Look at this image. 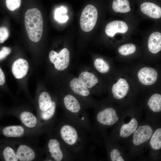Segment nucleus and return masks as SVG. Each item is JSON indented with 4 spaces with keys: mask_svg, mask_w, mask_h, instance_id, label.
<instances>
[{
    "mask_svg": "<svg viewBox=\"0 0 161 161\" xmlns=\"http://www.w3.org/2000/svg\"><path fill=\"white\" fill-rule=\"evenodd\" d=\"M65 117L59 131L61 141L75 158L83 157L88 148L84 131L87 130Z\"/></svg>",
    "mask_w": 161,
    "mask_h": 161,
    "instance_id": "1",
    "label": "nucleus"
},
{
    "mask_svg": "<svg viewBox=\"0 0 161 161\" xmlns=\"http://www.w3.org/2000/svg\"><path fill=\"white\" fill-rule=\"evenodd\" d=\"M63 103L66 111V116L87 130L90 129L88 115L82 109L77 99L68 94L63 98Z\"/></svg>",
    "mask_w": 161,
    "mask_h": 161,
    "instance_id": "2",
    "label": "nucleus"
},
{
    "mask_svg": "<svg viewBox=\"0 0 161 161\" xmlns=\"http://www.w3.org/2000/svg\"><path fill=\"white\" fill-rule=\"evenodd\" d=\"M24 24L30 40L36 42L41 39L43 34V21L39 9L33 8L27 10L24 16Z\"/></svg>",
    "mask_w": 161,
    "mask_h": 161,
    "instance_id": "3",
    "label": "nucleus"
},
{
    "mask_svg": "<svg viewBox=\"0 0 161 161\" xmlns=\"http://www.w3.org/2000/svg\"><path fill=\"white\" fill-rule=\"evenodd\" d=\"M47 146L51 157L55 161H67L75 158L61 141L51 139L49 140Z\"/></svg>",
    "mask_w": 161,
    "mask_h": 161,
    "instance_id": "4",
    "label": "nucleus"
},
{
    "mask_svg": "<svg viewBox=\"0 0 161 161\" xmlns=\"http://www.w3.org/2000/svg\"><path fill=\"white\" fill-rule=\"evenodd\" d=\"M98 13L93 5H86L82 11L80 22L82 30L85 32L91 31L94 27L97 21Z\"/></svg>",
    "mask_w": 161,
    "mask_h": 161,
    "instance_id": "5",
    "label": "nucleus"
},
{
    "mask_svg": "<svg viewBox=\"0 0 161 161\" xmlns=\"http://www.w3.org/2000/svg\"><path fill=\"white\" fill-rule=\"evenodd\" d=\"M50 61L55 65L56 69L63 71L68 67L70 62V53L66 48H64L58 53L52 50L49 54Z\"/></svg>",
    "mask_w": 161,
    "mask_h": 161,
    "instance_id": "6",
    "label": "nucleus"
},
{
    "mask_svg": "<svg viewBox=\"0 0 161 161\" xmlns=\"http://www.w3.org/2000/svg\"><path fill=\"white\" fill-rule=\"evenodd\" d=\"M97 121L105 126H111L114 124L119 117L114 109L112 108H106L98 113L96 117Z\"/></svg>",
    "mask_w": 161,
    "mask_h": 161,
    "instance_id": "7",
    "label": "nucleus"
},
{
    "mask_svg": "<svg viewBox=\"0 0 161 161\" xmlns=\"http://www.w3.org/2000/svg\"><path fill=\"white\" fill-rule=\"evenodd\" d=\"M132 142L136 145H140L148 140L153 134L151 127L148 125L139 126L134 133Z\"/></svg>",
    "mask_w": 161,
    "mask_h": 161,
    "instance_id": "8",
    "label": "nucleus"
},
{
    "mask_svg": "<svg viewBox=\"0 0 161 161\" xmlns=\"http://www.w3.org/2000/svg\"><path fill=\"white\" fill-rule=\"evenodd\" d=\"M157 72L154 68L144 67L140 70L137 76L138 79L142 84L150 85L154 83L157 78Z\"/></svg>",
    "mask_w": 161,
    "mask_h": 161,
    "instance_id": "9",
    "label": "nucleus"
},
{
    "mask_svg": "<svg viewBox=\"0 0 161 161\" xmlns=\"http://www.w3.org/2000/svg\"><path fill=\"white\" fill-rule=\"evenodd\" d=\"M29 68L28 62L24 59L20 58L16 60L13 64L12 72L16 78L21 79L26 75Z\"/></svg>",
    "mask_w": 161,
    "mask_h": 161,
    "instance_id": "10",
    "label": "nucleus"
},
{
    "mask_svg": "<svg viewBox=\"0 0 161 161\" xmlns=\"http://www.w3.org/2000/svg\"><path fill=\"white\" fill-rule=\"evenodd\" d=\"M128 29V26L125 22L122 21L115 20L107 24L105 31L108 36L113 37L116 33H126Z\"/></svg>",
    "mask_w": 161,
    "mask_h": 161,
    "instance_id": "11",
    "label": "nucleus"
},
{
    "mask_svg": "<svg viewBox=\"0 0 161 161\" xmlns=\"http://www.w3.org/2000/svg\"><path fill=\"white\" fill-rule=\"evenodd\" d=\"M129 89V86L127 80L124 78H120L113 84L112 91L114 98L120 99L127 95Z\"/></svg>",
    "mask_w": 161,
    "mask_h": 161,
    "instance_id": "12",
    "label": "nucleus"
},
{
    "mask_svg": "<svg viewBox=\"0 0 161 161\" xmlns=\"http://www.w3.org/2000/svg\"><path fill=\"white\" fill-rule=\"evenodd\" d=\"M141 11L148 16L158 19L161 17V8L157 5L149 2H145L140 6Z\"/></svg>",
    "mask_w": 161,
    "mask_h": 161,
    "instance_id": "13",
    "label": "nucleus"
},
{
    "mask_svg": "<svg viewBox=\"0 0 161 161\" xmlns=\"http://www.w3.org/2000/svg\"><path fill=\"white\" fill-rule=\"evenodd\" d=\"M70 86L72 92L77 95L86 97L90 95L88 88L77 78H73L70 81Z\"/></svg>",
    "mask_w": 161,
    "mask_h": 161,
    "instance_id": "14",
    "label": "nucleus"
},
{
    "mask_svg": "<svg viewBox=\"0 0 161 161\" xmlns=\"http://www.w3.org/2000/svg\"><path fill=\"white\" fill-rule=\"evenodd\" d=\"M16 155L18 159L21 161H31L35 157L34 151L25 145H21L18 147Z\"/></svg>",
    "mask_w": 161,
    "mask_h": 161,
    "instance_id": "15",
    "label": "nucleus"
},
{
    "mask_svg": "<svg viewBox=\"0 0 161 161\" xmlns=\"http://www.w3.org/2000/svg\"><path fill=\"white\" fill-rule=\"evenodd\" d=\"M148 47L152 53L156 54L161 50V33L156 32L150 35L148 41Z\"/></svg>",
    "mask_w": 161,
    "mask_h": 161,
    "instance_id": "16",
    "label": "nucleus"
},
{
    "mask_svg": "<svg viewBox=\"0 0 161 161\" xmlns=\"http://www.w3.org/2000/svg\"><path fill=\"white\" fill-rule=\"evenodd\" d=\"M79 79L88 88H91L97 83L98 79L93 73L84 71L80 74Z\"/></svg>",
    "mask_w": 161,
    "mask_h": 161,
    "instance_id": "17",
    "label": "nucleus"
},
{
    "mask_svg": "<svg viewBox=\"0 0 161 161\" xmlns=\"http://www.w3.org/2000/svg\"><path fill=\"white\" fill-rule=\"evenodd\" d=\"M24 130L20 126H11L5 127L2 130V134L7 137H19L23 134Z\"/></svg>",
    "mask_w": 161,
    "mask_h": 161,
    "instance_id": "18",
    "label": "nucleus"
},
{
    "mask_svg": "<svg viewBox=\"0 0 161 161\" xmlns=\"http://www.w3.org/2000/svg\"><path fill=\"white\" fill-rule=\"evenodd\" d=\"M138 123L137 120L133 118L128 123L124 124L121 127L120 135L123 138L127 137L133 133L137 128Z\"/></svg>",
    "mask_w": 161,
    "mask_h": 161,
    "instance_id": "19",
    "label": "nucleus"
},
{
    "mask_svg": "<svg viewBox=\"0 0 161 161\" xmlns=\"http://www.w3.org/2000/svg\"><path fill=\"white\" fill-rule=\"evenodd\" d=\"M112 8L116 13H125L131 10L129 2L128 0H114Z\"/></svg>",
    "mask_w": 161,
    "mask_h": 161,
    "instance_id": "20",
    "label": "nucleus"
},
{
    "mask_svg": "<svg viewBox=\"0 0 161 161\" xmlns=\"http://www.w3.org/2000/svg\"><path fill=\"white\" fill-rule=\"evenodd\" d=\"M22 123L29 128H33L36 125L37 120L36 117L32 113L28 112H24L20 116Z\"/></svg>",
    "mask_w": 161,
    "mask_h": 161,
    "instance_id": "21",
    "label": "nucleus"
},
{
    "mask_svg": "<svg viewBox=\"0 0 161 161\" xmlns=\"http://www.w3.org/2000/svg\"><path fill=\"white\" fill-rule=\"evenodd\" d=\"M150 108L153 112H160L161 111V95L155 93L150 98L148 103Z\"/></svg>",
    "mask_w": 161,
    "mask_h": 161,
    "instance_id": "22",
    "label": "nucleus"
},
{
    "mask_svg": "<svg viewBox=\"0 0 161 161\" xmlns=\"http://www.w3.org/2000/svg\"><path fill=\"white\" fill-rule=\"evenodd\" d=\"M52 101L49 94L43 92L40 95L38 98V103L40 109L42 111H45L51 105Z\"/></svg>",
    "mask_w": 161,
    "mask_h": 161,
    "instance_id": "23",
    "label": "nucleus"
},
{
    "mask_svg": "<svg viewBox=\"0 0 161 161\" xmlns=\"http://www.w3.org/2000/svg\"><path fill=\"white\" fill-rule=\"evenodd\" d=\"M151 147L154 150H158L161 148V129H157L152 134L150 141Z\"/></svg>",
    "mask_w": 161,
    "mask_h": 161,
    "instance_id": "24",
    "label": "nucleus"
},
{
    "mask_svg": "<svg viewBox=\"0 0 161 161\" xmlns=\"http://www.w3.org/2000/svg\"><path fill=\"white\" fill-rule=\"evenodd\" d=\"M67 11V9L63 6L57 8L55 12V19L60 23L66 22L69 19V16L66 14Z\"/></svg>",
    "mask_w": 161,
    "mask_h": 161,
    "instance_id": "25",
    "label": "nucleus"
},
{
    "mask_svg": "<svg viewBox=\"0 0 161 161\" xmlns=\"http://www.w3.org/2000/svg\"><path fill=\"white\" fill-rule=\"evenodd\" d=\"M94 65L97 70L102 73L107 72L110 69L108 64L104 60L100 58L95 59L94 61Z\"/></svg>",
    "mask_w": 161,
    "mask_h": 161,
    "instance_id": "26",
    "label": "nucleus"
},
{
    "mask_svg": "<svg viewBox=\"0 0 161 161\" xmlns=\"http://www.w3.org/2000/svg\"><path fill=\"white\" fill-rule=\"evenodd\" d=\"M2 155L6 161H17L18 159L13 149L10 147L6 146L2 150Z\"/></svg>",
    "mask_w": 161,
    "mask_h": 161,
    "instance_id": "27",
    "label": "nucleus"
},
{
    "mask_svg": "<svg viewBox=\"0 0 161 161\" xmlns=\"http://www.w3.org/2000/svg\"><path fill=\"white\" fill-rule=\"evenodd\" d=\"M135 46L132 44H123L118 48L119 52L121 55L126 56L134 53L136 51Z\"/></svg>",
    "mask_w": 161,
    "mask_h": 161,
    "instance_id": "28",
    "label": "nucleus"
},
{
    "mask_svg": "<svg viewBox=\"0 0 161 161\" xmlns=\"http://www.w3.org/2000/svg\"><path fill=\"white\" fill-rule=\"evenodd\" d=\"M56 108L55 103L52 101L51 105L49 108L41 112V115L42 118L44 120H48L51 119L55 114Z\"/></svg>",
    "mask_w": 161,
    "mask_h": 161,
    "instance_id": "29",
    "label": "nucleus"
},
{
    "mask_svg": "<svg viewBox=\"0 0 161 161\" xmlns=\"http://www.w3.org/2000/svg\"><path fill=\"white\" fill-rule=\"evenodd\" d=\"M21 0H5V4L7 8L11 11L18 8L21 6Z\"/></svg>",
    "mask_w": 161,
    "mask_h": 161,
    "instance_id": "30",
    "label": "nucleus"
},
{
    "mask_svg": "<svg viewBox=\"0 0 161 161\" xmlns=\"http://www.w3.org/2000/svg\"><path fill=\"white\" fill-rule=\"evenodd\" d=\"M9 32L8 28L5 26L0 27V44L4 43L9 38Z\"/></svg>",
    "mask_w": 161,
    "mask_h": 161,
    "instance_id": "31",
    "label": "nucleus"
},
{
    "mask_svg": "<svg viewBox=\"0 0 161 161\" xmlns=\"http://www.w3.org/2000/svg\"><path fill=\"white\" fill-rule=\"evenodd\" d=\"M110 157L112 161H124V159L120 154L119 151L117 149L112 150L110 153Z\"/></svg>",
    "mask_w": 161,
    "mask_h": 161,
    "instance_id": "32",
    "label": "nucleus"
},
{
    "mask_svg": "<svg viewBox=\"0 0 161 161\" xmlns=\"http://www.w3.org/2000/svg\"><path fill=\"white\" fill-rule=\"evenodd\" d=\"M11 49L8 47H3L0 50V61L5 59L11 52Z\"/></svg>",
    "mask_w": 161,
    "mask_h": 161,
    "instance_id": "33",
    "label": "nucleus"
},
{
    "mask_svg": "<svg viewBox=\"0 0 161 161\" xmlns=\"http://www.w3.org/2000/svg\"><path fill=\"white\" fill-rule=\"evenodd\" d=\"M5 82V75L2 69L0 67V86H3Z\"/></svg>",
    "mask_w": 161,
    "mask_h": 161,
    "instance_id": "34",
    "label": "nucleus"
}]
</instances>
